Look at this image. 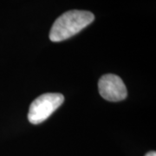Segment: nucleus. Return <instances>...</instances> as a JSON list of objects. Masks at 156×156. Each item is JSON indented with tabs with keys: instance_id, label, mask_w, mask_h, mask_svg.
Here are the masks:
<instances>
[{
	"instance_id": "2",
	"label": "nucleus",
	"mask_w": 156,
	"mask_h": 156,
	"mask_svg": "<svg viewBox=\"0 0 156 156\" xmlns=\"http://www.w3.org/2000/svg\"><path fill=\"white\" fill-rule=\"evenodd\" d=\"M64 101V96L59 93H46L36 98L30 104L28 120L34 125L40 124L56 111Z\"/></svg>"
},
{
	"instance_id": "1",
	"label": "nucleus",
	"mask_w": 156,
	"mask_h": 156,
	"mask_svg": "<svg viewBox=\"0 0 156 156\" xmlns=\"http://www.w3.org/2000/svg\"><path fill=\"white\" fill-rule=\"evenodd\" d=\"M95 16L87 11H69L54 22L50 31L52 42H61L75 36L94 21Z\"/></svg>"
},
{
	"instance_id": "3",
	"label": "nucleus",
	"mask_w": 156,
	"mask_h": 156,
	"mask_svg": "<svg viewBox=\"0 0 156 156\" xmlns=\"http://www.w3.org/2000/svg\"><path fill=\"white\" fill-rule=\"evenodd\" d=\"M98 89L101 97L109 101H120L126 99L128 95L122 78L113 74L104 75L100 78Z\"/></svg>"
},
{
	"instance_id": "4",
	"label": "nucleus",
	"mask_w": 156,
	"mask_h": 156,
	"mask_svg": "<svg viewBox=\"0 0 156 156\" xmlns=\"http://www.w3.org/2000/svg\"><path fill=\"white\" fill-rule=\"evenodd\" d=\"M145 156H156L155 151H151V152H148L147 154H146Z\"/></svg>"
}]
</instances>
